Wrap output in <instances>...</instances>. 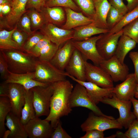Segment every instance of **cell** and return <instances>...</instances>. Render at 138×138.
Segmentation results:
<instances>
[{
    "label": "cell",
    "mask_w": 138,
    "mask_h": 138,
    "mask_svg": "<svg viewBox=\"0 0 138 138\" xmlns=\"http://www.w3.org/2000/svg\"><path fill=\"white\" fill-rule=\"evenodd\" d=\"M53 85L54 91L50 102V112L44 119L50 122L54 129L60 118L68 115L72 111L70 99L74 87L73 84L67 79L54 83Z\"/></svg>",
    "instance_id": "6da1fadb"
},
{
    "label": "cell",
    "mask_w": 138,
    "mask_h": 138,
    "mask_svg": "<svg viewBox=\"0 0 138 138\" xmlns=\"http://www.w3.org/2000/svg\"><path fill=\"white\" fill-rule=\"evenodd\" d=\"M1 51L6 59L10 72L22 74L34 72L37 60L32 55L16 49Z\"/></svg>",
    "instance_id": "7a4b0ae2"
},
{
    "label": "cell",
    "mask_w": 138,
    "mask_h": 138,
    "mask_svg": "<svg viewBox=\"0 0 138 138\" xmlns=\"http://www.w3.org/2000/svg\"><path fill=\"white\" fill-rule=\"evenodd\" d=\"M34 79L38 82L51 84L66 79L67 73L61 71L50 61L37 60Z\"/></svg>",
    "instance_id": "3957f363"
},
{
    "label": "cell",
    "mask_w": 138,
    "mask_h": 138,
    "mask_svg": "<svg viewBox=\"0 0 138 138\" xmlns=\"http://www.w3.org/2000/svg\"><path fill=\"white\" fill-rule=\"evenodd\" d=\"M35 116H47L50 112V102L53 94V84L45 86H37L31 89Z\"/></svg>",
    "instance_id": "277c9868"
},
{
    "label": "cell",
    "mask_w": 138,
    "mask_h": 138,
    "mask_svg": "<svg viewBox=\"0 0 138 138\" xmlns=\"http://www.w3.org/2000/svg\"><path fill=\"white\" fill-rule=\"evenodd\" d=\"M70 104L72 108L83 107L90 110L97 115L115 119L112 116L103 113L89 95L85 88L78 83H77L73 88L70 96Z\"/></svg>",
    "instance_id": "5b68a950"
},
{
    "label": "cell",
    "mask_w": 138,
    "mask_h": 138,
    "mask_svg": "<svg viewBox=\"0 0 138 138\" xmlns=\"http://www.w3.org/2000/svg\"><path fill=\"white\" fill-rule=\"evenodd\" d=\"M101 102L118 110L119 116L117 120L125 129H128L130 124L136 119L133 112L131 110L132 104L130 100H121L113 94L112 97L105 98Z\"/></svg>",
    "instance_id": "8992f818"
},
{
    "label": "cell",
    "mask_w": 138,
    "mask_h": 138,
    "mask_svg": "<svg viewBox=\"0 0 138 138\" xmlns=\"http://www.w3.org/2000/svg\"><path fill=\"white\" fill-rule=\"evenodd\" d=\"M102 34L81 41L71 40L74 47L81 53L85 60H90L94 64L98 66L104 60L99 54L96 47L97 42Z\"/></svg>",
    "instance_id": "52a82bcc"
},
{
    "label": "cell",
    "mask_w": 138,
    "mask_h": 138,
    "mask_svg": "<svg viewBox=\"0 0 138 138\" xmlns=\"http://www.w3.org/2000/svg\"><path fill=\"white\" fill-rule=\"evenodd\" d=\"M80 128L82 131L96 130L104 131L109 129H122L123 127L117 119L95 114L93 112L89 113L85 121L82 123Z\"/></svg>",
    "instance_id": "ba28073f"
},
{
    "label": "cell",
    "mask_w": 138,
    "mask_h": 138,
    "mask_svg": "<svg viewBox=\"0 0 138 138\" xmlns=\"http://www.w3.org/2000/svg\"><path fill=\"white\" fill-rule=\"evenodd\" d=\"M85 73L86 81L93 83L103 88L113 87V81L110 76L99 66L86 61Z\"/></svg>",
    "instance_id": "9c48e42d"
},
{
    "label": "cell",
    "mask_w": 138,
    "mask_h": 138,
    "mask_svg": "<svg viewBox=\"0 0 138 138\" xmlns=\"http://www.w3.org/2000/svg\"><path fill=\"white\" fill-rule=\"evenodd\" d=\"M123 34L122 29L115 33L108 32L102 34L101 37L97 41V49L104 60L108 59L114 55L118 42Z\"/></svg>",
    "instance_id": "30bf717a"
},
{
    "label": "cell",
    "mask_w": 138,
    "mask_h": 138,
    "mask_svg": "<svg viewBox=\"0 0 138 138\" xmlns=\"http://www.w3.org/2000/svg\"><path fill=\"white\" fill-rule=\"evenodd\" d=\"M24 126L30 138H51L54 129L49 122L36 116Z\"/></svg>",
    "instance_id": "8fae6325"
},
{
    "label": "cell",
    "mask_w": 138,
    "mask_h": 138,
    "mask_svg": "<svg viewBox=\"0 0 138 138\" xmlns=\"http://www.w3.org/2000/svg\"><path fill=\"white\" fill-rule=\"evenodd\" d=\"M99 66L114 82L124 81L129 74L128 66L124 63L122 64L114 55L108 59L103 60Z\"/></svg>",
    "instance_id": "7c38bea8"
},
{
    "label": "cell",
    "mask_w": 138,
    "mask_h": 138,
    "mask_svg": "<svg viewBox=\"0 0 138 138\" xmlns=\"http://www.w3.org/2000/svg\"><path fill=\"white\" fill-rule=\"evenodd\" d=\"M7 83V97L10 103L11 111L20 117L21 110L25 102V96L27 90L20 84L13 83Z\"/></svg>",
    "instance_id": "4fadbf2b"
},
{
    "label": "cell",
    "mask_w": 138,
    "mask_h": 138,
    "mask_svg": "<svg viewBox=\"0 0 138 138\" xmlns=\"http://www.w3.org/2000/svg\"><path fill=\"white\" fill-rule=\"evenodd\" d=\"M40 30L43 34L59 47L73 38L74 30L60 28L52 24H46Z\"/></svg>",
    "instance_id": "5bb4252c"
},
{
    "label": "cell",
    "mask_w": 138,
    "mask_h": 138,
    "mask_svg": "<svg viewBox=\"0 0 138 138\" xmlns=\"http://www.w3.org/2000/svg\"><path fill=\"white\" fill-rule=\"evenodd\" d=\"M28 1V0H15L11 1L10 12L0 19V28H11L17 24L22 16L27 11L26 8Z\"/></svg>",
    "instance_id": "9a60e30c"
},
{
    "label": "cell",
    "mask_w": 138,
    "mask_h": 138,
    "mask_svg": "<svg viewBox=\"0 0 138 138\" xmlns=\"http://www.w3.org/2000/svg\"><path fill=\"white\" fill-rule=\"evenodd\" d=\"M86 61L81 53L75 49L66 67L65 72L78 80L86 81L85 73Z\"/></svg>",
    "instance_id": "2e32d148"
},
{
    "label": "cell",
    "mask_w": 138,
    "mask_h": 138,
    "mask_svg": "<svg viewBox=\"0 0 138 138\" xmlns=\"http://www.w3.org/2000/svg\"><path fill=\"white\" fill-rule=\"evenodd\" d=\"M67 75L75 82L84 86L89 95L96 105L105 98H111L113 93V87L103 88L88 81L78 80L67 73Z\"/></svg>",
    "instance_id": "e0dca14e"
},
{
    "label": "cell",
    "mask_w": 138,
    "mask_h": 138,
    "mask_svg": "<svg viewBox=\"0 0 138 138\" xmlns=\"http://www.w3.org/2000/svg\"><path fill=\"white\" fill-rule=\"evenodd\" d=\"M137 83L134 73H129L122 83L114 87L113 93L121 100L129 101L130 98L134 97Z\"/></svg>",
    "instance_id": "ac0fdd59"
},
{
    "label": "cell",
    "mask_w": 138,
    "mask_h": 138,
    "mask_svg": "<svg viewBox=\"0 0 138 138\" xmlns=\"http://www.w3.org/2000/svg\"><path fill=\"white\" fill-rule=\"evenodd\" d=\"M75 49L71 40L68 41L62 47L59 48L50 62L58 69L65 71Z\"/></svg>",
    "instance_id": "d6986e66"
},
{
    "label": "cell",
    "mask_w": 138,
    "mask_h": 138,
    "mask_svg": "<svg viewBox=\"0 0 138 138\" xmlns=\"http://www.w3.org/2000/svg\"><path fill=\"white\" fill-rule=\"evenodd\" d=\"M34 72L22 74H16L9 71V75L4 82L20 84L23 86L27 90H29L36 86H45L50 84L34 80Z\"/></svg>",
    "instance_id": "ffe728a7"
},
{
    "label": "cell",
    "mask_w": 138,
    "mask_h": 138,
    "mask_svg": "<svg viewBox=\"0 0 138 138\" xmlns=\"http://www.w3.org/2000/svg\"><path fill=\"white\" fill-rule=\"evenodd\" d=\"M95 12L91 24L101 28L109 29L107 22V17L111 5L108 0H94Z\"/></svg>",
    "instance_id": "44dd1931"
},
{
    "label": "cell",
    "mask_w": 138,
    "mask_h": 138,
    "mask_svg": "<svg viewBox=\"0 0 138 138\" xmlns=\"http://www.w3.org/2000/svg\"><path fill=\"white\" fill-rule=\"evenodd\" d=\"M66 15V22L62 26V29L71 30L77 27L90 24L93 19L84 15L81 13L77 12L68 8H65Z\"/></svg>",
    "instance_id": "7402d4cb"
},
{
    "label": "cell",
    "mask_w": 138,
    "mask_h": 138,
    "mask_svg": "<svg viewBox=\"0 0 138 138\" xmlns=\"http://www.w3.org/2000/svg\"><path fill=\"white\" fill-rule=\"evenodd\" d=\"M5 125L10 131L8 137L10 138H27L28 136L20 117L11 111L7 115Z\"/></svg>",
    "instance_id": "603a6c76"
},
{
    "label": "cell",
    "mask_w": 138,
    "mask_h": 138,
    "mask_svg": "<svg viewBox=\"0 0 138 138\" xmlns=\"http://www.w3.org/2000/svg\"><path fill=\"white\" fill-rule=\"evenodd\" d=\"M73 41H81L97 34L108 32L109 30L98 28L91 24L74 28Z\"/></svg>",
    "instance_id": "cb8c5ba5"
},
{
    "label": "cell",
    "mask_w": 138,
    "mask_h": 138,
    "mask_svg": "<svg viewBox=\"0 0 138 138\" xmlns=\"http://www.w3.org/2000/svg\"><path fill=\"white\" fill-rule=\"evenodd\" d=\"M40 12L44 17L47 23L58 25L61 24L65 21V14L61 7H43Z\"/></svg>",
    "instance_id": "d4e9b609"
},
{
    "label": "cell",
    "mask_w": 138,
    "mask_h": 138,
    "mask_svg": "<svg viewBox=\"0 0 138 138\" xmlns=\"http://www.w3.org/2000/svg\"><path fill=\"white\" fill-rule=\"evenodd\" d=\"M136 43L128 36L123 34L120 38L114 55L120 62L124 63L125 58L129 52L134 48Z\"/></svg>",
    "instance_id": "484cf974"
},
{
    "label": "cell",
    "mask_w": 138,
    "mask_h": 138,
    "mask_svg": "<svg viewBox=\"0 0 138 138\" xmlns=\"http://www.w3.org/2000/svg\"><path fill=\"white\" fill-rule=\"evenodd\" d=\"M35 116L33 100V94L30 89L27 90L25 96V102L22 109L20 117L22 123L24 125Z\"/></svg>",
    "instance_id": "4316f807"
},
{
    "label": "cell",
    "mask_w": 138,
    "mask_h": 138,
    "mask_svg": "<svg viewBox=\"0 0 138 138\" xmlns=\"http://www.w3.org/2000/svg\"><path fill=\"white\" fill-rule=\"evenodd\" d=\"M17 28V25H16L10 31H8L5 30L0 31L1 50L16 49L22 51L20 47L12 38L13 33Z\"/></svg>",
    "instance_id": "83f0119b"
},
{
    "label": "cell",
    "mask_w": 138,
    "mask_h": 138,
    "mask_svg": "<svg viewBox=\"0 0 138 138\" xmlns=\"http://www.w3.org/2000/svg\"><path fill=\"white\" fill-rule=\"evenodd\" d=\"M11 106L8 97L0 98V138L3 137L6 131L5 120L8 113L11 111Z\"/></svg>",
    "instance_id": "f1b7e54d"
},
{
    "label": "cell",
    "mask_w": 138,
    "mask_h": 138,
    "mask_svg": "<svg viewBox=\"0 0 138 138\" xmlns=\"http://www.w3.org/2000/svg\"><path fill=\"white\" fill-rule=\"evenodd\" d=\"M138 18V5L131 11L125 14L121 20L112 28L109 32L115 33L121 30L126 25Z\"/></svg>",
    "instance_id": "f546056e"
},
{
    "label": "cell",
    "mask_w": 138,
    "mask_h": 138,
    "mask_svg": "<svg viewBox=\"0 0 138 138\" xmlns=\"http://www.w3.org/2000/svg\"><path fill=\"white\" fill-rule=\"evenodd\" d=\"M26 13L31 21V27L34 29H41L47 22L42 14L35 9L31 8Z\"/></svg>",
    "instance_id": "4dcf8cb0"
},
{
    "label": "cell",
    "mask_w": 138,
    "mask_h": 138,
    "mask_svg": "<svg viewBox=\"0 0 138 138\" xmlns=\"http://www.w3.org/2000/svg\"><path fill=\"white\" fill-rule=\"evenodd\" d=\"M79 8L88 17L93 19L95 12L94 0H75Z\"/></svg>",
    "instance_id": "1f68e13d"
},
{
    "label": "cell",
    "mask_w": 138,
    "mask_h": 138,
    "mask_svg": "<svg viewBox=\"0 0 138 138\" xmlns=\"http://www.w3.org/2000/svg\"><path fill=\"white\" fill-rule=\"evenodd\" d=\"M59 47L51 42L41 50L39 60L50 61L54 56Z\"/></svg>",
    "instance_id": "d6a6232c"
},
{
    "label": "cell",
    "mask_w": 138,
    "mask_h": 138,
    "mask_svg": "<svg viewBox=\"0 0 138 138\" xmlns=\"http://www.w3.org/2000/svg\"><path fill=\"white\" fill-rule=\"evenodd\" d=\"M122 30L123 34L138 43V18L124 26Z\"/></svg>",
    "instance_id": "836d02e7"
},
{
    "label": "cell",
    "mask_w": 138,
    "mask_h": 138,
    "mask_svg": "<svg viewBox=\"0 0 138 138\" xmlns=\"http://www.w3.org/2000/svg\"><path fill=\"white\" fill-rule=\"evenodd\" d=\"M55 6L68 8L75 11H78L80 9L72 0H48L45 2L44 7Z\"/></svg>",
    "instance_id": "e575fe53"
},
{
    "label": "cell",
    "mask_w": 138,
    "mask_h": 138,
    "mask_svg": "<svg viewBox=\"0 0 138 138\" xmlns=\"http://www.w3.org/2000/svg\"><path fill=\"white\" fill-rule=\"evenodd\" d=\"M124 15L111 6L107 17V22L109 29L112 28L121 19Z\"/></svg>",
    "instance_id": "d590c367"
},
{
    "label": "cell",
    "mask_w": 138,
    "mask_h": 138,
    "mask_svg": "<svg viewBox=\"0 0 138 138\" xmlns=\"http://www.w3.org/2000/svg\"><path fill=\"white\" fill-rule=\"evenodd\" d=\"M16 25L18 28L26 33L29 36L34 33V31L31 30V20L26 12L22 16Z\"/></svg>",
    "instance_id": "8d00e7d4"
},
{
    "label": "cell",
    "mask_w": 138,
    "mask_h": 138,
    "mask_svg": "<svg viewBox=\"0 0 138 138\" xmlns=\"http://www.w3.org/2000/svg\"><path fill=\"white\" fill-rule=\"evenodd\" d=\"M44 36L42 33H34L30 36L24 43L22 51L28 53Z\"/></svg>",
    "instance_id": "74e56055"
},
{
    "label": "cell",
    "mask_w": 138,
    "mask_h": 138,
    "mask_svg": "<svg viewBox=\"0 0 138 138\" xmlns=\"http://www.w3.org/2000/svg\"><path fill=\"white\" fill-rule=\"evenodd\" d=\"M51 42L48 37L44 35L43 38L27 53L35 57L38 58L42 49Z\"/></svg>",
    "instance_id": "f35d334b"
},
{
    "label": "cell",
    "mask_w": 138,
    "mask_h": 138,
    "mask_svg": "<svg viewBox=\"0 0 138 138\" xmlns=\"http://www.w3.org/2000/svg\"><path fill=\"white\" fill-rule=\"evenodd\" d=\"M29 36L18 27L12 35L13 40L18 45L22 51V47Z\"/></svg>",
    "instance_id": "ab89813d"
},
{
    "label": "cell",
    "mask_w": 138,
    "mask_h": 138,
    "mask_svg": "<svg viewBox=\"0 0 138 138\" xmlns=\"http://www.w3.org/2000/svg\"><path fill=\"white\" fill-rule=\"evenodd\" d=\"M121 138H138V120H133L124 133L121 132Z\"/></svg>",
    "instance_id": "60d3db41"
},
{
    "label": "cell",
    "mask_w": 138,
    "mask_h": 138,
    "mask_svg": "<svg viewBox=\"0 0 138 138\" xmlns=\"http://www.w3.org/2000/svg\"><path fill=\"white\" fill-rule=\"evenodd\" d=\"M62 127L60 120L54 129L51 136V138H72Z\"/></svg>",
    "instance_id": "b9f144b4"
},
{
    "label": "cell",
    "mask_w": 138,
    "mask_h": 138,
    "mask_svg": "<svg viewBox=\"0 0 138 138\" xmlns=\"http://www.w3.org/2000/svg\"><path fill=\"white\" fill-rule=\"evenodd\" d=\"M8 65L3 54L1 51L0 53V73L1 78L5 80L9 74Z\"/></svg>",
    "instance_id": "7bdbcfd3"
},
{
    "label": "cell",
    "mask_w": 138,
    "mask_h": 138,
    "mask_svg": "<svg viewBox=\"0 0 138 138\" xmlns=\"http://www.w3.org/2000/svg\"><path fill=\"white\" fill-rule=\"evenodd\" d=\"M111 6L124 15L128 12L126 5L123 3V0H109Z\"/></svg>",
    "instance_id": "ee69618b"
},
{
    "label": "cell",
    "mask_w": 138,
    "mask_h": 138,
    "mask_svg": "<svg viewBox=\"0 0 138 138\" xmlns=\"http://www.w3.org/2000/svg\"><path fill=\"white\" fill-rule=\"evenodd\" d=\"M129 57L132 60L134 66V75L138 83V51H132L129 53Z\"/></svg>",
    "instance_id": "f6af8a7d"
},
{
    "label": "cell",
    "mask_w": 138,
    "mask_h": 138,
    "mask_svg": "<svg viewBox=\"0 0 138 138\" xmlns=\"http://www.w3.org/2000/svg\"><path fill=\"white\" fill-rule=\"evenodd\" d=\"M45 3L43 0H28L27 5L28 8H33L40 12L41 8L44 6Z\"/></svg>",
    "instance_id": "bcb514c9"
},
{
    "label": "cell",
    "mask_w": 138,
    "mask_h": 138,
    "mask_svg": "<svg viewBox=\"0 0 138 138\" xmlns=\"http://www.w3.org/2000/svg\"><path fill=\"white\" fill-rule=\"evenodd\" d=\"M86 134L80 138H105L103 131L96 130H93L86 131Z\"/></svg>",
    "instance_id": "7dc6e473"
},
{
    "label": "cell",
    "mask_w": 138,
    "mask_h": 138,
    "mask_svg": "<svg viewBox=\"0 0 138 138\" xmlns=\"http://www.w3.org/2000/svg\"><path fill=\"white\" fill-rule=\"evenodd\" d=\"M11 10L10 3H7L4 4L2 11L0 12V19L2 18L3 16H6L9 14Z\"/></svg>",
    "instance_id": "c3c4849f"
},
{
    "label": "cell",
    "mask_w": 138,
    "mask_h": 138,
    "mask_svg": "<svg viewBox=\"0 0 138 138\" xmlns=\"http://www.w3.org/2000/svg\"><path fill=\"white\" fill-rule=\"evenodd\" d=\"M8 91V84L4 82L0 85V97H7Z\"/></svg>",
    "instance_id": "681fc988"
},
{
    "label": "cell",
    "mask_w": 138,
    "mask_h": 138,
    "mask_svg": "<svg viewBox=\"0 0 138 138\" xmlns=\"http://www.w3.org/2000/svg\"><path fill=\"white\" fill-rule=\"evenodd\" d=\"M130 100L131 101L133 106V112L136 119L138 120V99H136L134 97L130 98Z\"/></svg>",
    "instance_id": "f907efd6"
},
{
    "label": "cell",
    "mask_w": 138,
    "mask_h": 138,
    "mask_svg": "<svg viewBox=\"0 0 138 138\" xmlns=\"http://www.w3.org/2000/svg\"><path fill=\"white\" fill-rule=\"evenodd\" d=\"M126 0L127 2V4L126 6L128 12L131 11L138 5V0Z\"/></svg>",
    "instance_id": "816d5d0a"
},
{
    "label": "cell",
    "mask_w": 138,
    "mask_h": 138,
    "mask_svg": "<svg viewBox=\"0 0 138 138\" xmlns=\"http://www.w3.org/2000/svg\"><path fill=\"white\" fill-rule=\"evenodd\" d=\"M134 97L138 99V83L136 84L135 89Z\"/></svg>",
    "instance_id": "f5cc1de1"
},
{
    "label": "cell",
    "mask_w": 138,
    "mask_h": 138,
    "mask_svg": "<svg viewBox=\"0 0 138 138\" xmlns=\"http://www.w3.org/2000/svg\"><path fill=\"white\" fill-rule=\"evenodd\" d=\"M11 0H0V5L4 4L7 3H11Z\"/></svg>",
    "instance_id": "db71d44e"
},
{
    "label": "cell",
    "mask_w": 138,
    "mask_h": 138,
    "mask_svg": "<svg viewBox=\"0 0 138 138\" xmlns=\"http://www.w3.org/2000/svg\"><path fill=\"white\" fill-rule=\"evenodd\" d=\"M43 0L45 2L46 1H47L48 0Z\"/></svg>",
    "instance_id": "11a10c76"
},
{
    "label": "cell",
    "mask_w": 138,
    "mask_h": 138,
    "mask_svg": "<svg viewBox=\"0 0 138 138\" xmlns=\"http://www.w3.org/2000/svg\"><path fill=\"white\" fill-rule=\"evenodd\" d=\"M15 0H11V1H14Z\"/></svg>",
    "instance_id": "9f6ffc18"
},
{
    "label": "cell",
    "mask_w": 138,
    "mask_h": 138,
    "mask_svg": "<svg viewBox=\"0 0 138 138\" xmlns=\"http://www.w3.org/2000/svg\"></svg>",
    "instance_id": "6f0895ef"
}]
</instances>
